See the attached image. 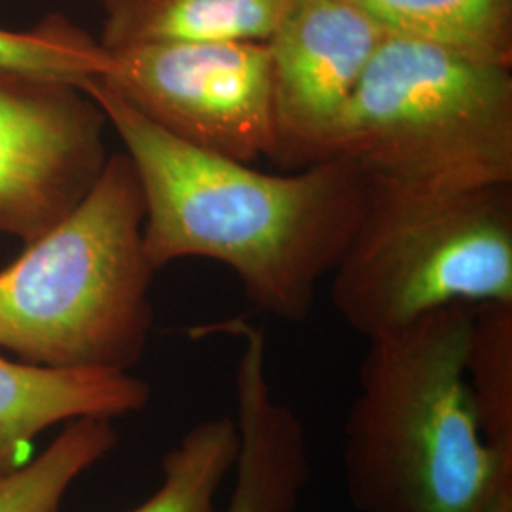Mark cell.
<instances>
[{"label": "cell", "instance_id": "cell-2", "mask_svg": "<svg viewBox=\"0 0 512 512\" xmlns=\"http://www.w3.org/2000/svg\"><path fill=\"white\" fill-rule=\"evenodd\" d=\"M473 306L368 338L344 425L357 512H484L512 467L484 440L465 378Z\"/></svg>", "mask_w": 512, "mask_h": 512}, {"label": "cell", "instance_id": "cell-1", "mask_svg": "<svg viewBox=\"0 0 512 512\" xmlns=\"http://www.w3.org/2000/svg\"><path fill=\"white\" fill-rule=\"evenodd\" d=\"M82 90L122 139L145 198L143 241L154 270L209 258L238 275L258 310L300 323L332 274L366 203V179L342 160L291 175L192 147L133 109L101 80Z\"/></svg>", "mask_w": 512, "mask_h": 512}, {"label": "cell", "instance_id": "cell-12", "mask_svg": "<svg viewBox=\"0 0 512 512\" xmlns=\"http://www.w3.org/2000/svg\"><path fill=\"white\" fill-rule=\"evenodd\" d=\"M385 33L512 67V0H349Z\"/></svg>", "mask_w": 512, "mask_h": 512}, {"label": "cell", "instance_id": "cell-11", "mask_svg": "<svg viewBox=\"0 0 512 512\" xmlns=\"http://www.w3.org/2000/svg\"><path fill=\"white\" fill-rule=\"evenodd\" d=\"M291 0H103L99 42L116 52L147 44L266 42Z\"/></svg>", "mask_w": 512, "mask_h": 512}, {"label": "cell", "instance_id": "cell-13", "mask_svg": "<svg viewBox=\"0 0 512 512\" xmlns=\"http://www.w3.org/2000/svg\"><path fill=\"white\" fill-rule=\"evenodd\" d=\"M116 444L112 420L69 421L37 459L0 475V512H57L74 480L107 458Z\"/></svg>", "mask_w": 512, "mask_h": 512}, {"label": "cell", "instance_id": "cell-16", "mask_svg": "<svg viewBox=\"0 0 512 512\" xmlns=\"http://www.w3.org/2000/svg\"><path fill=\"white\" fill-rule=\"evenodd\" d=\"M110 52L61 16L31 31L0 29V71L82 88L109 71Z\"/></svg>", "mask_w": 512, "mask_h": 512}, {"label": "cell", "instance_id": "cell-4", "mask_svg": "<svg viewBox=\"0 0 512 512\" xmlns=\"http://www.w3.org/2000/svg\"><path fill=\"white\" fill-rule=\"evenodd\" d=\"M329 160L425 194L512 184V67L385 33Z\"/></svg>", "mask_w": 512, "mask_h": 512}, {"label": "cell", "instance_id": "cell-8", "mask_svg": "<svg viewBox=\"0 0 512 512\" xmlns=\"http://www.w3.org/2000/svg\"><path fill=\"white\" fill-rule=\"evenodd\" d=\"M385 31L349 0H291L266 40L274 164L298 171L330 148Z\"/></svg>", "mask_w": 512, "mask_h": 512}, {"label": "cell", "instance_id": "cell-6", "mask_svg": "<svg viewBox=\"0 0 512 512\" xmlns=\"http://www.w3.org/2000/svg\"><path fill=\"white\" fill-rule=\"evenodd\" d=\"M101 80L192 147L243 164L272 156V65L266 42L147 44L110 52Z\"/></svg>", "mask_w": 512, "mask_h": 512}, {"label": "cell", "instance_id": "cell-3", "mask_svg": "<svg viewBox=\"0 0 512 512\" xmlns=\"http://www.w3.org/2000/svg\"><path fill=\"white\" fill-rule=\"evenodd\" d=\"M145 198L128 154L0 270V348L31 365L129 370L152 325Z\"/></svg>", "mask_w": 512, "mask_h": 512}, {"label": "cell", "instance_id": "cell-15", "mask_svg": "<svg viewBox=\"0 0 512 512\" xmlns=\"http://www.w3.org/2000/svg\"><path fill=\"white\" fill-rule=\"evenodd\" d=\"M239 442L238 423L232 416L196 423L165 454L160 490L129 512H217L215 499L236 469Z\"/></svg>", "mask_w": 512, "mask_h": 512}, {"label": "cell", "instance_id": "cell-5", "mask_svg": "<svg viewBox=\"0 0 512 512\" xmlns=\"http://www.w3.org/2000/svg\"><path fill=\"white\" fill-rule=\"evenodd\" d=\"M330 300L366 340L442 308L512 302V184L425 194L366 181Z\"/></svg>", "mask_w": 512, "mask_h": 512}, {"label": "cell", "instance_id": "cell-17", "mask_svg": "<svg viewBox=\"0 0 512 512\" xmlns=\"http://www.w3.org/2000/svg\"><path fill=\"white\" fill-rule=\"evenodd\" d=\"M484 512H512V482H505L497 488L488 509Z\"/></svg>", "mask_w": 512, "mask_h": 512}, {"label": "cell", "instance_id": "cell-7", "mask_svg": "<svg viewBox=\"0 0 512 512\" xmlns=\"http://www.w3.org/2000/svg\"><path fill=\"white\" fill-rule=\"evenodd\" d=\"M107 124L78 86L0 71V232L27 243L78 205L109 160Z\"/></svg>", "mask_w": 512, "mask_h": 512}, {"label": "cell", "instance_id": "cell-10", "mask_svg": "<svg viewBox=\"0 0 512 512\" xmlns=\"http://www.w3.org/2000/svg\"><path fill=\"white\" fill-rule=\"evenodd\" d=\"M150 401V385L109 368H54L0 357V475L27 463L38 435L80 418L135 414Z\"/></svg>", "mask_w": 512, "mask_h": 512}, {"label": "cell", "instance_id": "cell-14", "mask_svg": "<svg viewBox=\"0 0 512 512\" xmlns=\"http://www.w3.org/2000/svg\"><path fill=\"white\" fill-rule=\"evenodd\" d=\"M465 378L484 440L512 467V302L475 306Z\"/></svg>", "mask_w": 512, "mask_h": 512}, {"label": "cell", "instance_id": "cell-9", "mask_svg": "<svg viewBox=\"0 0 512 512\" xmlns=\"http://www.w3.org/2000/svg\"><path fill=\"white\" fill-rule=\"evenodd\" d=\"M209 332L234 336L241 346L234 378L241 442L234 490L224 512H296L310 484V448L302 421L272 391L266 336L243 317Z\"/></svg>", "mask_w": 512, "mask_h": 512}]
</instances>
